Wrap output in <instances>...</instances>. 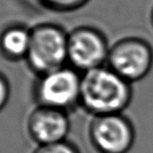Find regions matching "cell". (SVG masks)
I'll return each mask as SVG.
<instances>
[{
	"instance_id": "obj_3",
	"label": "cell",
	"mask_w": 153,
	"mask_h": 153,
	"mask_svg": "<svg viewBox=\"0 0 153 153\" xmlns=\"http://www.w3.org/2000/svg\"><path fill=\"white\" fill-rule=\"evenodd\" d=\"M68 34L54 25L37 27L30 33L27 59L33 69L46 74L65 66L68 62Z\"/></svg>"
},
{
	"instance_id": "obj_7",
	"label": "cell",
	"mask_w": 153,
	"mask_h": 153,
	"mask_svg": "<svg viewBox=\"0 0 153 153\" xmlns=\"http://www.w3.org/2000/svg\"><path fill=\"white\" fill-rule=\"evenodd\" d=\"M28 129L33 140L40 145L52 144L65 140L70 122L66 111L41 105L31 114Z\"/></svg>"
},
{
	"instance_id": "obj_9",
	"label": "cell",
	"mask_w": 153,
	"mask_h": 153,
	"mask_svg": "<svg viewBox=\"0 0 153 153\" xmlns=\"http://www.w3.org/2000/svg\"><path fill=\"white\" fill-rule=\"evenodd\" d=\"M47 6L61 12H71L82 8L90 0H42Z\"/></svg>"
},
{
	"instance_id": "obj_8",
	"label": "cell",
	"mask_w": 153,
	"mask_h": 153,
	"mask_svg": "<svg viewBox=\"0 0 153 153\" xmlns=\"http://www.w3.org/2000/svg\"><path fill=\"white\" fill-rule=\"evenodd\" d=\"M3 52L13 58L27 56L30 44V33L21 27H13L6 30L1 36Z\"/></svg>"
},
{
	"instance_id": "obj_11",
	"label": "cell",
	"mask_w": 153,
	"mask_h": 153,
	"mask_svg": "<svg viewBox=\"0 0 153 153\" xmlns=\"http://www.w3.org/2000/svg\"><path fill=\"white\" fill-rule=\"evenodd\" d=\"M9 96V88L6 80L0 75V109L4 106Z\"/></svg>"
},
{
	"instance_id": "obj_10",
	"label": "cell",
	"mask_w": 153,
	"mask_h": 153,
	"mask_svg": "<svg viewBox=\"0 0 153 153\" xmlns=\"http://www.w3.org/2000/svg\"><path fill=\"white\" fill-rule=\"evenodd\" d=\"M33 153H80L75 145L66 140L57 143L40 145Z\"/></svg>"
},
{
	"instance_id": "obj_2",
	"label": "cell",
	"mask_w": 153,
	"mask_h": 153,
	"mask_svg": "<svg viewBox=\"0 0 153 153\" xmlns=\"http://www.w3.org/2000/svg\"><path fill=\"white\" fill-rule=\"evenodd\" d=\"M106 65L130 83L140 81L152 69V46L141 37H122L110 45Z\"/></svg>"
},
{
	"instance_id": "obj_12",
	"label": "cell",
	"mask_w": 153,
	"mask_h": 153,
	"mask_svg": "<svg viewBox=\"0 0 153 153\" xmlns=\"http://www.w3.org/2000/svg\"><path fill=\"white\" fill-rule=\"evenodd\" d=\"M150 21H151V25H152V27H153V7H152L151 14H150Z\"/></svg>"
},
{
	"instance_id": "obj_5",
	"label": "cell",
	"mask_w": 153,
	"mask_h": 153,
	"mask_svg": "<svg viewBox=\"0 0 153 153\" xmlns=\"http://www.w3.org/2000/svg\"><path fill=\"white\" fill-rule=\"evenodd\" d=\"M89 139L99 153H127L135 143L136 131L123 113L100 115L90 122Z\"/></svg>"
},
{
	"instance_id": "obj_1",
	"label": "cell",
	"mask_w": 153,
	"mask_h": 153,
	"mask_svg": "<svg viewBox=\"0 0 153 153\" xmlns=\"http://www.w3.org/2000/svg\"><path fill=\"white\" fill-rule=\"evenodd\" d=\"M132 98V83L107 65L82 73L80 106L93 117L123 113Z\"/></svg>"
},
{
	"instance_id": "obj_6",
	"label": "cell",
	"mask_w": 153,
	"mask_h": 153,
	"mask_svg": "<svg viewBox=\"0 0 153 153\" xmlns=\"http://www.w3.org/2000/svg\"><path fill=\"white\" fill-rule=\"evenodd\" d=\"M82 73L71 66L43 74L37 87L41 105L68 111L80 105Z\"/></svg>"
},
{
	"instance_id": "obj_4",
	"label": "cell",
	"mask_w": 153,
	"mask_h": 153,
	"mask_svg": "<svg viewBox=\"0 0 153 153\" xmlns=\"http://www.w3.org/2000/svg\"><path fill=\"white\" fill-rule=\"evenodd\" d=\"M110 45L104 33L92 25H81L68 33V62L80 73L106 65Z\"/></svg>"
}]
</instances>
